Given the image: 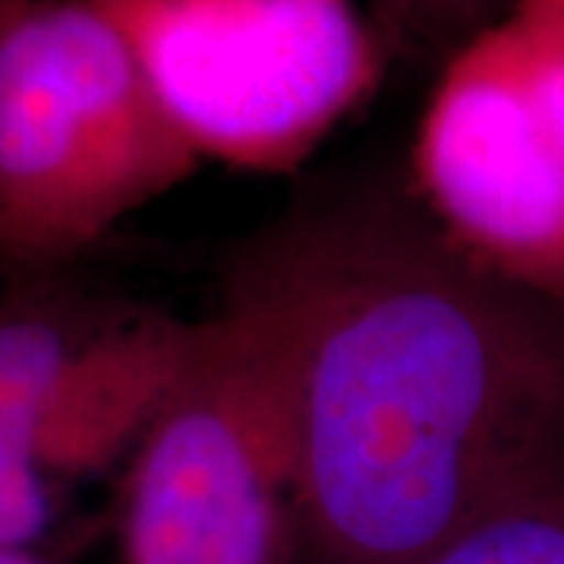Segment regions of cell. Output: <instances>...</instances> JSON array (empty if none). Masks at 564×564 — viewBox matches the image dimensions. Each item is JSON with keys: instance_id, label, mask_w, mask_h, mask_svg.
I'll return each instance as SVG.
<instances>
[{"instance_id": "6da1fadb", "label": "cell", "mask_w": 564, "mask_h": 564, "mask_svg": "<svg viewBox=\"0 0 564 564\" xmlns=\"http://www.w3.org/2000/svg\"><path fill=\"white\" fill-rule=\"evenodd\" d=\"M223 311L273 386L307 564H421L564 492V302L408 185L311 188L239 248Z\"/></svg>"}, {"instance_id": "30bf717a", "label": "cell", "mask_w": 564, "mask_h": 564, "mask_svg": "<svg viewBox=\"0 0 564 564\" xmlns=\"http://www.w3.org/2000/svg\"><path fill=\"white\" fill-rule=\"evenodd\" d=\"M505 20L521 44L530 88L564 148V0H511Z\"/></svg>"}, {"instance_id": "8992f818", "label": "cell", "mask_w": 564, "mask_h": 564, "mask_svg": "<svg viewBox=\"0 0 564 564\" xmlns=\"http://www.w3.org/2000/svg\"><path fill=\"white\" fill-rule=\"evenodd\" d=\"M195 339L198 321L104 311L47 386L35 443L44 480L95 477L126 462L182 377Z\"/></svg>"}, {"instance_id": "7a4b0ae2", "label": "cell", "mask_w": 564, "mask_h": 564, "mask_svg": "<svg viewBox=\"0 0 564 564\" xmlns=\"http://www.w3.org/2000/svg\"><path fill=\"white\" fill-rule=\"evenodd\" d=\"M139 61L91 0L0 13V270L54 276L198 173Z\"/></svg>"}, {"instance_id": "3957f363", "label": "cell", "mask_w": 564, "mask_h": 564, "mask_svg": "<svg viewBox=\"0 0 564 564\" xmlns=\"http://www.w3.org/2000/svg\"><path fill=\"white\" fill-rule=\"evenodd\" d=\"M91 3L198 161L242 173H295L389 66L355 0Z\"/></svg>"}, {"instance_id": "277c9868", "label": "cell", "mask_w": 564, "mask_h": 564, "mask_svg": "<svg viewBox=\"0 0 564 564\" xmlns=\"http://www.w3.org/2000/svg\"><path fill=\"white\" fill-rule=\"evenodd\" d=\"M122 564H292V477L258 351L226 311L126 458Z\"/></svg>"}, {"instance_id": "8fae6325", "label": "cell", "mask_w": 564, "mask_h": 564, "mask_svg": "<svg viewBox=\"0 0 564 564\" xmlns=\"http://www.w3.org/2000/svg\"><path fill=\"white\" fill-rule=\"evenodd\" d=\"M0 564H47L41 558L39 552H10V549H0Z\"/></svg>"}, {"instance_id": "7c38bea8", "label": "cell", "mask_w": 564, "mask_h": 564, "mask_svg": "<svg viewBox=\"0 0 564 564\" xmlns=\"http://www.w3.org/2000/svg\"><path fill=\"white\" fill-rule=\"evenodd\" d=\"M13 3H17V0H0V13H3L7 7H13Z\"/></svg>"}, {"instance_id": "5b68a950", "label": "cell", "mask_w": 564, "mask_h": 564, "mask_svg": "<svg viewBox=\"0 0 564 564\" xmlns=\"http://www.w3.org/2000/svg\"><path fill=\"white\" fill-rule=\"evenodd\" d=\"M408 188L467 254L564 302V148L505 13L440 66Z\"/></svg>"}, {"instance_id": "52a82bcc", "label": "cell", "mask_w": 564, "mask_h": 564, "mask_svg": "<svg viewBox=\"0 0 564 564\" xmlns=\"http://www.w3.org/2000/svg\"><path fill=\"white\" fill-rule=\"evenodd\" d=\"M47 276L13 280L0 295V549L35 552L54 505L35 458L47 386L69 348L104 317Z\"/></svg>"}, {"instance_id": "ba28073f", "label": "cell", "mask_w": 564, "mask_h": 564, "mask_svg": "<svg viewBox=\"0 0 564 564\" xmlns=\"http://www.w3.org/2000/svg\"><path fill=\"white\" fill-rule=\"evenodd\" d=\"M508 7L511 0H370L364 17L389 63L440 61L443 66Z\"/></svg>"}, {"instance_id": "9c48e42d", "label": "cell", "mask_w": 564, "mask_h": 564, "mask_svg": "<svg viewBox=\"0 0 564 564\" xmlns=\"http://www.w3.org/2000/svg\"><path fill=\"white\" fill-rule=\"evenodd\" d=\"M421 564H564V492L511 508Z\"/></svg>"}]
</instances>
